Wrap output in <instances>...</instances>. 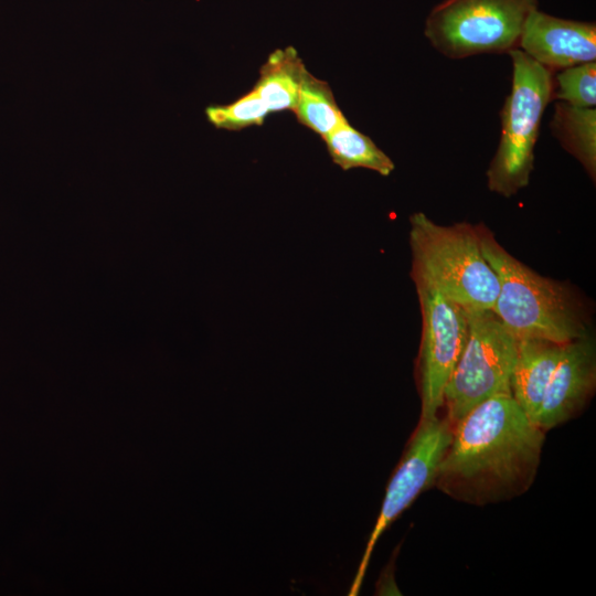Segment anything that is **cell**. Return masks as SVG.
<instances>
[{
	"mask_svg": "<svg viewBox=\"0 0 596 596\" xmlns=\"http://www.w3.org/2000/svg\"><path fill=\"white\" fill-rule=\"evenodd\" d=\"M518 49L550 70L593 62L596 61V24L557 18L536 9L524 23Z\"/></svg>",
	"mask_w": 596,
	"mask_h": 596,
	"instance_id": "10",
	"label": "cell"
},
{
	"mask_svg": "<svg viewBox=\"0 0 596 596\" xmlns=\"http://www.w3.org/2000/svg\"><path fill=\"white\" fill-rule=\"evenodd\" d=\"M322 140L332 162L344 171L364 168L387 177L395 169L393 160L349 121L341 124Z\"/></svg>",
	"mask_w": 596,
	"mask_h": 596,
	"instance_id": "14",
	"label": "cell"
},
{
	"mask_svg": "<svg viewBox=\"0 0 596 596\" xmlns=\"http://www.w3.org/2000/svg\"><path fill=\"white\" fill-rule=\"evenodd\" d=\"M409 223L412 273L464 309H492L499 280L481 252L476 226L439 225L423 212L414 213Z\"/></svg>",
	"mask_w": 596,
	"mask_h": 596,
	"instance_id": "3",
	"label": "cell"
},
{
	"mask_svg": "<svg viewBox=\"0 0 596 596\" xmlns=\"http://www.w3.org/2000/svg\"><path fill=\"white\" fill-rule=\"evenodd\" d=\"M466 313L467 340L444 392L445 417L451 425L483 401L511 395L518 350V339L491 309Z\"/></svg>",
	"mask_w": 596,
	"mask_h": 596,
	"instance_id": "6",
	"label": "cell"
},
{
	"mask_svg": "<svg viewBox=\"0 0 596 596\" xmlns=\"http://www.w3.org/2000/svg\"><path fill=\"white\" fill-rule=\"evenodd\" d=\"M536 9L538 0H444L427 15L424 35L451 60L509 53Z\"/></svg>",
	"mask_w": 596,
	"mask_h": 596,
	"instance_id": "5",
	"label": "cell"
},
{
	"mask_svg": "<svg viewBox=\"0 0 596 596\" xmlns=\"http://www.w3.org/2000/svg\"><path fill=\"white\" fill-rule=\"evenodd\" d=\"M422 312L418 358L421 418L438 416L447 382L459 360L468 334L466 309L434 285L412 273Z\"/></svg>",
	"mask_w": 596,
	"mask_h": 596,
	"instance_id": "7",
	"label": "cell"
},
{
	"mask_svg": "<svg viewBox=\"0 0 596 596\" xmlns=\"http://www.w3.org/2000/svg\"><path fill=\"white\" fill-rule=\"evenodd\" d=\"M508 54L511 91L500 111V140L486 173L489 190L505 198L530 182L542 117L554 89L550 68L518 47Z\"/></svg>",
	"mask_w": 596,
	"mask_h": 596,
	"instance_id": "4",
	"label": "cell"
},
{
	"mask_svg": "<svg viewBox=\"0 0 596 596\" xmlns=\"http://www.w3.org/2000/svg\"><path fill=\"white\" fill-rule=\"evenodd\" d=\"M268 114L267 106L253 89L230 104L212 105L205 108L209 123L219 129L226 130L260 126Z\"/></svg>",
	"mask_w": 596,
	"mask_h": 596,
	"instance_id": "16",
	"label": "cell"
},
{
	"mask_svg": "<svg viewBox=\"0 0 596 596\" xmlns=\"http://www.w3.org/2000/svg\"><path fill=\"white\" fill-rule=\"evenodd\" d=\"M306 71L302 60L292 46L277 49L262 65L253 91L269 113L292 111Z\"/></svg>",
	"mask_w": 596,
	"mask_h": 596,
	"instance_id": "12",
	"label": "cell"
},
{
	"mask_svg": "<svg viewBox=\"0 0 596 596\" xmlns=\"http://www.w3.org/2000/svg\"><path fill=\"white\" fill-rule=\"evenodd\" d=\"M453 426L444 417L419 419L387 483L376 522L369 536L350 596L359 593L375 544L392 523L430 486L450 444Z\"/></svg>",
	"mask_w": 596,
	"mask_h": 596,
	"instance_id": "8",
	"label": "cell"
},
{
	"mask_svg": "<svg viewBox=\"0 0 596 596\" xmlns=\"http://www.w3.org/2000/svg\"><path fill=\"white\" fill-rule=\"evenodd\" d=\"M451 426L434 485L440 491L460 502L486 505L530 489L545 435L511 395L483 401Z\"/></svg>",
	"mask_w": 596,
	"mask_h": 596,
	"instance_id": "1",
	"label": "cell"
},
{
	"mask_svg": "<svg viewBox=\"0 0 596 596\" xmlns=\"http://www.w3.org/2000/svg\"><path fill=\"white\" fill-rule=\"evenodd\" d=\"M565 343L544 339H519L510 389L511 396L534 422L546 385L556 368Z\"/></svg>",
	"mask_w": 596,
	"mask_h": 596,
	"instance_id": "11",
	"label": "cell"
},
{
	"mask_svg": "<svg viewBox=\"0 0 596 596\" xmlns=\"http://www.w3.org/2000/svg\"><path fill=\"white\" fill-rule=\"evenodd\" d=\"M557 88L553 96L576 107H595L596 105V61L585 62L563 68L555 77Z\"/></svg>",
	"mask_w": 596,
	"mask_h": 596,
	"instance_id": "17",
	"label": "cell"
},
{
	"mask_svg": "<svg viewBox=\"0 0 596 596\" xmlns=\"http://www.w3.org/2000/svg\"><path fill=\"white\" fill-rule=\"evenodd\" d=\"M292 113L298 123L324 139L348 121L329 84L305 72Z\"/></svg>",
	"mask_w": 596,
	"mask_h": 596,
	"instance_id": "15",
	"label": "cell"
},
{
	"mask_svg": "<svg viewBox=\"0 0 596 596\" xmlns=\"http://www.w3.org/2000/svg\"><path fill=\"white\" fill-rule=\"evenodd\" d=\"M596 385V352L589 334L564 344L534 423L545 433L579 413Z\"/></svg>",
	"mask_w": 596,
	"mask_h": 596,
	"instance_id": "9",
	"label": "cell"
},
{
	"mask_svg": "<svg viewBox=\"0 0 596 596\" xmlns=\"http://www.w3.org/2000/svg\"><path fill=\"white\" fill-rule=\"evenodd\" d=\"M481 252L499 280L492 311L519 339L567 343L587 336V326L573 294L510 255L483 225L476 226Z\"/></svg>",
	"mask_w": 596,
	"mask_h": 596,
	"instance_id": "2",
	"label": "cell"
},
{
	"mask_svg": "<svg viewBox=\"0 0 596 596\" xmlns=\"http://www.w3.org/2000/svg\"><path fill=\"white\" fill-rule=\"evenodd\" d=\"M551 131L561 146L596 178V109L576 107L555 102L550 124Z\"/></svg>",
	"mask_w": 596,
	"mask_h": 596,
	"instance_id": "13",
	"label": "cell"
}]
</instances>
